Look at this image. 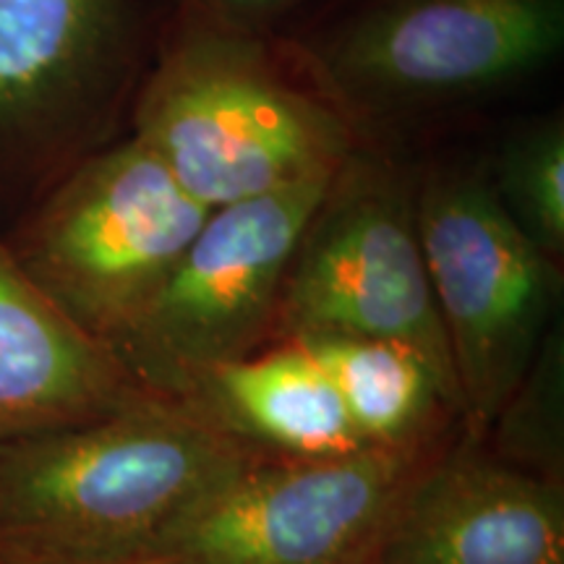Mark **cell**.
Wrapping results in <instances>:
<instances>
[{
    "label": "cell",
    "instance_id": "cell-16",
    "mask_svg": "<svg viewBox=\"0 0 564 564\" xmlns=\"http://www.w3.org/2000/svg\"><path fill=\"white\" fill-rule=\"evenodd\" d=\"M13 564H144L139 560H30Z\"/></svg>",
    "mask_w": 564,
    "mask_h": 564
},
{
    "label": "cell",
    "instance_id": "cell-2",
    "mask_svg": "<svg viewBox=\"0 0 564 564\" xmlns=\"http://www.w3.org/2000/svg\"><path fill=\"white\" fill-rule=\"evenodd\" d=\"M262 460L199 400L147 398L82 426L0 444V554L123 560Z\"/></svg>",
    "mask_w": 564,
    "mask_h": 564
},
{
    "label": "cell",
    "instance_id": "cell-13",
    "mask_svg": "<svg viewBox=\"0 0 564 564\" xmlns=\"http://www.w3.org/2000/svg\"><path fill=\"white\" fill-rule=\"evenodd\" d=\"M295 343L329 373L366 447H415L436 408L447 405L426 361L403 345L340 335Z\"/></svg>",
    "mask_w": 564,
    "mask_h": 564
},
{
    "label": "cell",
    "instance_id": "cell-4",
    "mask_svg": "<svg viewBox=\"0 0 564 564\" xmlns=\"http://www.w3.org/2000/svg\"><path fill=\"white\" fill-rule=\"evenodd\" d=\"M415 228L460 411L484 432L512 403L552 333L562 272L502 207L484 150L457 139L415 154Z\"/></svg>",
    "mask_w": 564,
    "mask_h": 564
},
{
    "label": "cell",
    "instance_id": "cell-15",
    "mask_svg": "<svg viewBox=\"0 0 564 564\" xmlns=\"http://www.w3.org/2000/svg\"><path fill=\"white\" fill-rule=\"evenodd\" d=\"M312 0H171V9L204 13L243 30L272 34Z\"/></svg>",
    "mask_w": 564,
    "mask_h": 564
},
{
    "label": "cell",
    "instance_id": "cell-8",
    "mask_svg": "<svg viewBox=\"0 0 564 564\" xmlns=\"http://www.w3.org/2000/svg\"><path fill=\"white\" fill-rule=\"evenodd\" d=\"M421 474L415 447L257 460L144 552V564H369Z\"/></svg>",
    "mask_w": 564,
    "mask_h": 564
},
{
    "label": "cell",
    "instance_id": "cell-7",
    "mask_svg": "<svg viewBox=\"0 0 564 564\" xmlns=\"http://www.w3.org/2000/svg\"><path fill=\"white\" fill-rule=\"evenodd\" d=\"M333 175L209 212L116 348L147 390L192 398L204 373L278 335L295 246Z\"/></svg>",
    "mask_w": 564,
    "mask_h": 564
},
{
    "label": "cell",
    "instance_id": "cell-14",
    "mask_svg": "<svg viewBox=\"0 0 564 564\" xmlns=\"http://www.w3.org/2000/svg\"><path fill=\"white\" fill-rule=\"evenodd\" d=\"M486 171L502 207L531 241L560 259L564 251V116H528L484 150Z\"/></svg>",
    "mask_w": 564,
    "mask_h": 564
},
{
    "label": "cell",
    "instance_id": "cell-6",
    "mask_svg": "<svg viewBox=\"0 0 564 564\" xmlns=\"http://www.w3.org/2000/svg\"><path fill=\"white\" fill-rule=\"evenodd\" d=\"M209 212L129 133L63 171L9 246L70 319L116 350Z\"/></svg>",
    "mask_w": 564,
    "mask_h": 564
},
{
    "label": "cell",
    "instance_id": "cell-5",
    "mask_svg": "<svg viewBox=\"0 0 564 564\" xmlns=\"http://www.w3.org/2000/svg\"><path fill=\"white\" fill-rule=\"evenodd\" d=\"M373 337L432 369L460 411L453 356L415 228V154L361 147L337 167L295 246L278 337Z\"/></svg>",
    "mask_w": 564,
    "mask_h": 564
},
{
    "label": "cell",
    "instance_id": "cell-11",
    "mask_svg": "<svg viewBox=\"0 0 564 564\" xmlns=\"http://www.w3.org/2000/svg\"><path fill=\"white\" fill-rule=\"evenodd\" d=\"M150 392L0 238V444L105 419Z\"/></svg>",
    "mask_w": 564,
    "mask_h": 564
},
{
    "label": "cell",
    "instance_id": "cell-12",
    "mask_svg": "<svg viewBox=\"0 0 564 564\" xmlns=\"http://www.w3.org/2000/svg\"><path fill=\"white\" fill-rule=\"evenodd\" d=\"M192 398L241 440L293 460L366 449L329 373L295 340L215 366Z\"/></svg>",
    "mask_w": 564,
    "mask_h": 564
},
{
    "label": "cell",
    "instance_id": "cell-10",
    "mask_svg": "<svg viewBox=\"0 0 564 564\" xmlns=\"http://www.w3.org/2000/svg\"><path fill=\"white\" fill-rule=\"evenodd\" d=\"M377 564H564L560 486L478 457L419 474Z\"/></svg>",
    "mask_w": 564,
    "mask_h": 564
},
{
    "label": "cell",
    "instance_id": "cell-3",
    "mask_svg": "<svg viewBox=\"0 0 564 564\" xmlns=\"http://www.w3.org/2000/svg\"><path fill=\"white\" fill-rule=\"evenodd\" d=\"M131 137L209 209L327 178L358 147L270 34L183 9L154 42Z\"/></svg>",
    "mask_w": 564,
    "mask_h": 564
},
{
    "label": "cell",
    "instance_id": "cell-9",
    "mask_svg": "<svg viewBox=\"0 0 564 564\" xmlns=\"http://www.w3.org/2000/svg\"><path fill=\"white\" fill-rule=\"evenodd\" d=\"M144 70L141 0H0V175L102 147Z\"/></svg>",
    "mask_w": 564,
    "mask_h": 564
},
{
    "label": "cell",
    "instance_id": "cell-1",
    "mask_svg": "<svg viewBox=\"0 0 564 564\" xmlns=\"http://www.w3.org/2000/svg\"><path fill=\"white\" fill-rule=\"evenodd\" d=\"M270 37L358 144L419 154L544 79L564 0H312Z\"/></svg>",
    "mask_w": 564,
    "mask_h": 564
}]
</instances>
